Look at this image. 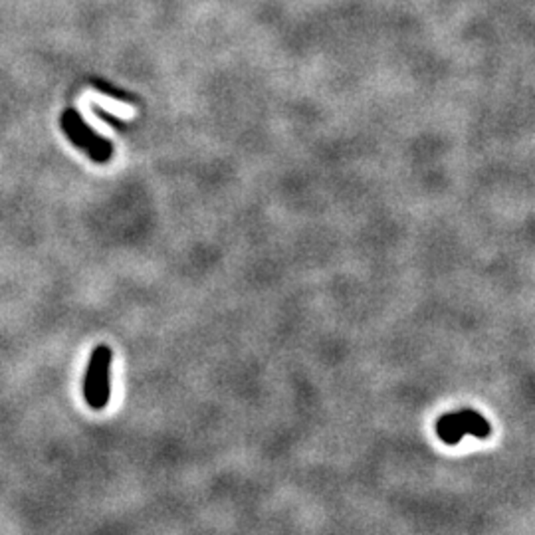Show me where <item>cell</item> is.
Wrapping results in <instances>:
<instances>
[{
	"label": "cell",
	"instance_id": "obj_2",
	"mask_svg": "<svg viewBox=\"0 0 535 535\" xmlns=\"http://www.w3.org/2000/svg\"><path fill=\"white\" fill-rule=\"evenodd\" d=\"M436 435L445 445H458L464 436H476V438H488L492 435L490 422L482 417L480 412L462 408L458 412H448L442 415L436 422Z\"/></svg>",
	"mask_w": 535,
	"mask_h": 535
},
{
	"label": "cell",
	"instance_id": "obj_4",
	"mask_svg": "<svg viewBox=\"0 0 535 535\" xmlns=\"http://www.w3.org/2000/svg\"><path fill=\"white\" fill-rule=\"evenodd\" d=\"M83 100H88V101H93V103H98L100 108H103L105 111H109V113H115V115H119V118H133L137 113V109L135 108H131V105H125V103H119V101H113V100H109V98H105V95H100V93H95V91H90V93H85L83 95Z\"/></svg>",
	"mask_w": 535,
	"mask_h": 535
},
{
	"label": "cell",
	"instance_id": "obj_1",
	"mask_svg": "<svg viewBox=\"0 0 535 535\" xmlns=\"http://www.w3.org/2000/svg\"><path fill=\"white\" fill-rule=\"evenodd\" d=\"M111 361L113 351L109 345H98L90 355L83 375V399L93 410H103L111 397Z\"/></svg>",
	"mask_w": 535,
	"mask_h": 535
},
{
	"label": "cell",
	"instance_id": "obj_3",
	"mask_svg": "<svg viewBox=\"0 0 535 535\" xmlns=\"http://www.w3.org/2000/svg\"><path fill=\"white\" fill-rule=\"evenodd\" d=\"M64 129L66 133L70 139H73L76 143L83 149H88V153L91 155V159H95V161H108L109 157H111V145H109L105 139H100V137H93L88 131V128L83 125L80 118L72 113V111H68L64 115Z\"/></svg>",
	"mask_w": 535,
	"mask_h": 535
}]
</instances>
